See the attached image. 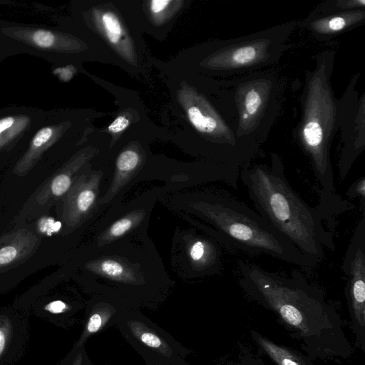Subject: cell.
Listing matches in <instances>:
<instances>
[{"label":"cell","instance_id":"obj_23","mask_svg":"<svg viewBox=\"0 0 365 365\" xmlns=\"http://www.w3.org/2000/svg\"><path fill=\"white\" fill-rule=\"evenodd\" d=\"M130 124L129 120L124 115L118 116L108 127L110 132L118 133L124 130Z\"/></svg>","mask_w":365,"mask_h":365},{"label":"cell","instance_id":"obj_21","mask_svg":"<svg viewBox=\"0 0 365 365\" xmlns=\"http://www.w3.org/2000/svg\"><path fill=\"white\" fill-rule=\"evenodd\" d=\"M365 1L364 0H343L332 1L326 2L324 5L321 6L320 12L322 14H330L334 12L344 11L364 8Z\"/></svg>","mask_w":365,"mask_h":365},{"label":"cell","instance_id":"obj_24","mask_svg":"<svg viewBox=\"0 0 365 365\" xmlns=\"http://www.w3.org/2000/svg\"><path fill=\"white\" fill-rule=\"evenodd\" d=\"M171 2L172 1L169 0H153L150 4V11L155 14H160L163 11Z\"/></svg>","mask_w":365,"mask_h":365},{"label":"cell","instance_id":"obj_4","mask_svg":"<svg viewBox=\"0 0 365 365\" xmlns=\"http://www.w3.org/2000/svg\"><path fill=\"white\" fill-rule=\"evenodd\" d=\"M231 81L238 138L259 150L279 110L282 86L274 73L254 72Z\"/></svg>","mask_w":365,"mask_h":365},{"label":"cell","instance_id":"obj_11","mask_svg":"<svg viewBox=\"0 0 365 365\" xmlns=\"http://www.w3.org/2000/svg\"><path fill=\"white\" fill-rule=\"evenodd\" d=\"M101 175L97 173L75 178L64 200L63 217L67 225H77L94 208Z\"/></svg>","mask_w":365,"mask_h":365},{"label":"cell","instance_id":"obj_8","mask_svg":"<svg viewBox=\"0 0 365 365\" xmlns=\"http://www.w3.org/2000/svg\"><path fill=\"white\" fill-rule=\"evenodd\" d=\"M86 264L91 276L117 287L126 288L145 284V276L142 264L132 262L125 256L110 254L107 249Z\"/></svg>","mask_w":365,"mask_h":365},{"label":"cell","instance_id":"obj_17","mask_svg":"<svg viewBox=\"0 0 365 365\" xmlns=\"http://www.w3.org/2000/svg\"><path fill=\"white\" fill-rule=\"evenodd\" d=\"M259 344L278 365H302L300 361L287 349L262 337H257Z\"/></svg>","mask_w":365,"mask_h":365},{"label":"cell","instance_id":"obj_12","mask_svg":"<svg viewBox=\"0 0 365 365\" xmlns=\"http://www.w3.org/2000/svg\"><path fill=\"white\" fill-rule=\"evenodd\" d=\"M364 9H353L308 17L303 23L317 38L327 40L363 22Z\"/></svg>","mask_w":365,"mask_h":365},{"label":"cell","instance_id":"obj_6","mask_svg":"<svg viewBox=\"0 0 365 365\" xmlns=\"http://www.w3.org/2000/svg\"><path fill=\"white\" fill-rule=\"evenodd\" d=\"M341 269L347 277L354 315L361 326L365 319V211L358 222L343 259Z\"/></svg>","mask_w":365,"mask_h":365},{"label":"cell","instance_id":"obj_15","mask_svg":"<svg viewBox=\"0 0 365 365\" xmlns=\"http://www.w3.org/2000/svg\"><path fill=\"white\" fill-rule=\"evenodd\" d=\"M78 160L68 164L48 181L38 195L40 202L46 203L51 199H58L68 192L76 177L74 175L82 165Z\"/></svg>","mask_w":365,"mask_h":365},{"label":"cell","instance_id":"obj_2","mask_svg":"<svg viewBox=\"0 0 365 365\" xmlns=\"http://www.w3.org/2000/svg\"><path fill=\"white\" fill-rule=\"evenodd\" d=\"M190 206L196 215L215 227L218 240L230 248L250 255L265 254L304 269L314 267L261 215L233 197L199 193Z\"/></svg>","mask_w":365,"mask_h":365},{"label":"cell","instance_id":"obj_7","mask_svg":"<svg viewBox=\"0 0 365 365\" xmlns=\"http://www.w3.org/2000/svg\"><path fill=\"white\" fill-rule=\"evenodd\" d=\"M29 340L28 312L0 308V365H14L24 355Z\"/></svg>","mask_w":365,"mask_h":365},{"label":"cell","instance_id":"obj_10","mask_svg":"<svg viewBox=\"0 0 365 365\" xmlns=\"http://www.w3.org/2000/svg\"><path fill=\"white\" fill-rule=\"evenodd\" d=\"M44 115L42 110L31 108L0 110V152L25 139L31 140Z\"/></svg>","mask_w":365,"mask_h":365},{"label":"cell","instance_id":"obj_16","mask_svg":"<svg viewBox=\"0 0 365 365\" xmlns=\"http://www.w3.org/2000/svg\"><path fill=\"white\" fill-rule=\"evenodd\" d=\"M145 210H135L117 220L103 231L98 238V246L103 247L117 240L126 236L128 232L134 231L145 220Z\"/></svg>","mask_w":365,"mask_h":365},{"label":"cell","instance_id":"obj_25","mask_svg":"<svg viewBox=\"0 0 365 365\" xmlns=\"http://www.w3.org/2000/svg\"><path fill=\"white\" fill-rule=\"evenodd\" d=\"M150 364H151V365H167L165 364H161L160 362L152 361H150Z\"/></svg>","mask_w":365,"mask_h":365},{"label":"cell","instance_id":"obj_20","mask_svg":"<svg viewBox=\"0 0 365 365\" xmlns=\"http://www.w3.org/2000/svg\"><path fill=\"white\" fill-rule=\"evenodd\" d=\"M22 242H4L0 245V268L10 265L22 255Z\"/></svg>","mask_w":365,"mask_h":365},{"label":"cell","instance_id":"obj_18","mask_svg":"<svg viewBox=\"0 0 365 365\" xmlns=\"http://www.w3.org/2000/svg\"><path fill=\"white\" fill-rule=\"evenodd\" d=\"M111 313L107 307L96 309L94 312L91 314L89 316L83 334L78 341L77 346L81 345L82 343L88 339V337L98 331L104 325H106V322L109 319Z\"/></svg>","mask_w":365,"mask_h":365},{"label":"cell","instance_id":"obj_1","mask_svg":"<svg viewBox=\"0 0 365 365\" xmlns=\"http://www.w3.org/2000/svg\"><path fill=\"white\" fill-rule=\"evenodd\" d=\"M240 178L257 212L316 266L324 258V248H335L331 230L324 222L333 216L354 209L346 200H319L307 204L292 187L280 157L272 153L271 163L248 164L240 170Z\"/></svg>","mask_w":365,"mask_h":365},{"label":"cell","instance_id":"obj_9","mask_svg":"<svg viewBox=\"0 0 365 365\" xmlns=\"http://www.w3.org/2000/svg\"><path fill=\"white\" fill-rule=\"evenodd\" d=\"M122 330L133 346L139 350L140 354L146 356V359L160 362L163 360L173 361L178 360L175 357L177 353L169 342L168 336L163 335L157 329L144 322L128 317H123Z\"/></svg>","mask_w":365,"mask_h":365},{"label":"cell","instance_id":"obj_5","mask_svg":"<svg viewBox=\"0 0 365 365\" xmlns=\"http://www.w3.org/2000/svg\"><path fill=\"white\" fill-rule=\"evenodd\" d=\"M287 23L247 36L231 39L211 60L215 68L235 75L277 61L288 47L285 41L294 28Z\"/></svg>","mask_w":365,"mask_h":365},{"label":"cell","instance_id":"obj_14","mask_svg":"<svg viewBox=\"0 0 365 365\" xmlns=\"http://www.w3.org/2000/svg\"><path fill=\"white\" fill-rule=\"evenodd\" d=\"M140 163V157L133 150H125L118 155L115 175L108 192L101 200V203L108 202L128 182Z\"/></svg>","mask_w":365,"mask_h":365},{"label":"cell","instance_id":"obj_3","mask_svg":"<svg viewBox=\"0 0 365 365\" xmlns=\"http://www.w3.org/2000/svg\"><path fill=\"white\" fill-rule=\"evenodd\" d=\"M333 55L326 52L317 58V67L307 74L302 102V118L297 139L307 156L319 184V194L336 196L330 150L339 127L340 103L330 83Z\"/></svg>","mask_w":365,"mask_h":365},{"label":"cell","instance_id":"obj_22","mask_svg":"<svg viewBox=\"0 0 365 365\" xmlns=\"http://www.w3.org/2000/svg\"><path fill=\"white\" fill-rule=\"evenodd\" d=\"M346 195L349 198H359L362 212L365 211V177H361L354 181L348 188Z\"/></svg>","mask_w":365,"mask_h":365},{"label":"cell","instance_id":"obj_13","mask_svg":"<svg viewBox=\"0 0 365 365\" xmlns=\"http://www.w3.org/2000/svg\"><path fill=\"white\" fill-rule=\"evenodd\" d=\"M188 258L193 270L200 275L218 272L222 266L221 250L214 240L195 236L188 243Z\"/></svg>","mask_w":365,"mask_h":365},{"label":"cell","instance_id":"obj_19","mask_svg":"<svg viewBox=\"0 0 365 365\" xmlns=\"http://www.w3.org/2000/svg\"><path fill=\"white\" fill-rule=\"evenodd\" d=\"M101 22L106 38L110 43H118L121 38L123 30L117 16L113 12L106 11L101 16Z\"/></svg>","mask_w":365,"mask_h":365}]
</instances>
